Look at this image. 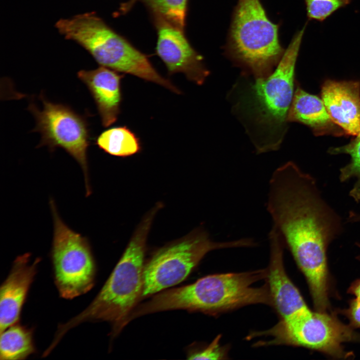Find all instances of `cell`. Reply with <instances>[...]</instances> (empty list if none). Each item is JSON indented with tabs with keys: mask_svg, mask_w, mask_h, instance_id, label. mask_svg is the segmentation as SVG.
I'll list each match as a JSON object with an SVG mask.
<instances>
[{
	"mask_svg": "<svg viewBox=\"0 0 360 360\" xmlns=\"http://www.w3.org/2000/svg\"><path fill=\"white\" fill-rule=\"evenodd\" d=\"M266 208L306 278L314 306L326 308L331 292L327 250L341 232L340 218L323 198L314 178L291 161L272 173Z\"/></svg>",
	"mask_w": 360,
	"mask_h": 360,
	"instance_id": "cell-1",
	"label": "cell"
},
{
	"mask_svg": "<svg viewBox=\"0 0 360 360\" xmlns=\"http://www.w3.org/2000/svg\"><path fill=\"white\" fill-rule=\"evenodd\" d=\"M348 292L360 300V278L352 282L348 290Z\"/></svg>",
	"mask_w": 360,
	"mask_h": 360,
	"instance_id": "cell-24",
	"label": "cell"
},
{
	"mask_svg": "<svg viewBox=\"0 0 360 360\" xmlns=\"http://www.w3.org/2000/svg\"><path fill=\"white\" fill-rule=\"evenodd\" d=\"M158 39L156 52L165 64L168 72L184 74L196 84H203L210 72L202 57L190 45L183 31L158 18Z\"/></svg>",
	"mask_w": 360,
	"mask_h": 360,
	"instance_id": "cell-11",
	"label": "cell"
},
{
	"mask_svg": "<svg viewBox=\"0 0 360 360\" xmlns=\"http://www.w3.org/2000/svg\"><path fill=\"white\" fill-rule=\"evenodd\" d=\"M336 311L313 312L310 308L286 319L261 335L268 336V342L260 344H284L302 346L336 358L352 356L343 344L360 342V334L350 324L341 322Z\"/></svg>",
	"mask_w": 360,
	"mask_h": 360,
	"instance_id": "cell-8",
	"label": "cell"
},
{
	"mask_svg": "<svg viewBox=\"0 0 360 360\" xmlns=\"http://www.w3.org/2000/svg\"><path fill=\"white\" fill-rule=\"evenodd\" d=\"M96 144L104 152L120 157L132 156L142 148L138 138L124 126L104 131L98 136Z\"/></svg>",
	"mask_w": 360,
	"mask_h": 360,
	"instance_id": "cell-18",
	"label": "cell"
},
{
	"mask_svg": "<svg viewBox=\"0 0 360 360\" xmlns=\"http://www.w3.org/2000/svg\"><path fill=\"white\" fill-rule=\"evenodd\" d=\"M138 0H130L128 2L122 4L120 10L122 12H126L134 6Z\"/></svg>",
	"mask_w": 360,
	"mask_h": 360,
	"instance_id": "cell-25",
	"label": "cell"
},
{
	"mask_svg": "<svg viewBox=\"0 0 360 360\" xmlns=\"http://www.w3.org/2000/svg\"><path fill=\"white\" fill-rule=\"evenodd\" d=\"M321 98L330 118L346 134H360V82L326 80Z\"/></svg>",
	"mask_w": 360,
	"mask_h": 360,
	"instance_id": "cell-14",
	"label": "cell"
},
{
	"mask_svg": "<svg viewBox=\"0 0 360 360\" xmlns=\"http://www.w3.org/2000/svg\"><path fill=\"white\" fill-rule=\"evenodd\" d=\"M40 98L43 106L42 109L34 104L28 107L36 120L32 132H39L41 135L38 146H46L51 151L62 148L72 156L82 168L86 196H89L91 191L87 152L90 134L87 120L68 106L47 100L42 93Z\"/></svg>",
	"mask_w": 360,
	"mask_h": 360,
	"instance_id": "cell-10",
	"label": "cell"
},
{
	"mask_svg": "<svg viewBox=\"0 0 360 360\" xmlns=\"http://www.w3.org/2000/svg\"><path fill=\"white\" fill-rule=\"evenodd\" d=\"M256 244L250 238L215 242L210 238L204 228H198L153 254L144 264L142 297L158 292L182 282L212 250L249 247Z\"/></svg>",
	"mask_w": 360,
	"mask_h": 360,
	"instance_id": "cell-7",
	"label": "cell"
},
{
	"mask_svg": "<svg viewBox=\"0 0 360 360\" xmlns=\"http://www.w3.org/2000/svg\"><path fill=\"white\" fill-rule=\"evenodd\" d=\"M66 34L68 39L86 49L101 66L134 75L180 94L177 87L156 71L144 54L112 30L94 13L74 18L68 26Z\"/></svg>",
	"mask_w": 360,
	"mask_h": 360,
	"instance_id": "cell-6",
	"label": "cell"
},
{
	"mask_svg": "<svg viewBox=\"0 0 360 360\" xmlns=\"http://www.w3.org/2000/svg\"><path fill=\"white\" fill-rule=\"evenodd\" d=\"M306 26L294 36L270 76L252 78V80L242 74L229 92L232 112L242 124L258 154L278 150L288 130L296 64Z\"/></svg>",
	"mask_w": 360,
	"mask_h": 360,
	"instance_id": "cell-2",
	"label": "cell"
},
{
	"mask_svg": "<svg viewBox=\"0 0 360 360\" xmlns=\"http://www.w3.org/2000/svg\"><path fill=\"white\" fill-rule=\"evenodd\" d=\"M309 20H324L334 12L349 4L352 0H304Z\"/></svg>",
	"mask_w": 360,
	"mask_h": 360,
	"instance_id": "cell-21",
	"label": "cell"
},
{
	"mask_svg": "<svg viewBox=\"0 0 360 360\" xmlns=\"http://www.w3.org/2000/svg\"><path fill=\"white\" fill-rule=\"evenodd\" d=\"M358 244V246L360 248V244ZM357 258H358V260H360V256H358L357 257Z\"/></svg>",
	"mask_w": 360,
	"mask_h": 360,
	"instance_id": "cell-27",
	"label": "cell"
},
{
	"mask_svg": "<svg viewBox=\"0 0 360 360\" xmlns=\"http://www.w3.org/2000/svg\"><path fill=\"white\" fill-rule=\"evenodd\" d=\"M279 25L268 17L260 0H238L234 11L225 54L242 74L266 78L274 71L285 50Z\"/></svg>",
	"mask_w": 360,
	"mask_h": 360,
	"instance_id": "cell-5",
	"label": "cell"
},
{
	"mask_svg": "<svg viewBox=\"0 0 360 360\" xmlns=\"http://www.w3.org/2000/svg\"><path fill=\"white\" fill-rule=\"evenodd\" d=\"M148 6L161 18L184 30L187 0H146Z\"/></svg>",
	"mask_w": 360,
	"mask_h": 360,
	"instance_id": "cell-20",
	"label": "cell"
},
{
	"mask_svg": "<svg viewBox=\"0 0 360 360\" xmlns=\"http://www.w3.org/2000/svg\"><path fill=\"white\" fill-rule=\"evenodd\" d=\"M331 154H348L350 156V162L340 170V179L342 182L352 178L356 179L353 188L350 192V196L358 202H360V134L356 136L348 144L344 146L330 148Z\"/></svg>",
	"mask_w": 360,
	"mask_h": 360,
	"instance_id": "cell-19",
	"label": "cell"
},
{
	"mask_svg": "<svg viewBox=\"0 0 360 360\" xmlns=\"http://www.w3.org/2000/svg\"><path fill=\"white\" fill-rule=\"evenodd\" d=\"M268 270L215 274L195 282L156 294L143 304L146 314L185 310L216 314L252 304H272L268 284H254L266 278Z\"/></svg>",
	"mask_w": 360,
	"mask_h": 360,
	"instance_id": "cell-4",
	"label": "cell"
},
{
	"mask_svg": "<svg viewBox=\"0 0 360 360\" xmlns=\"http://www.w3.org/2000/svg\"><path fill=\"white\" fill-rule=\"evenodd\" d=\"M336 312L347 318L353 328H360V300L356 298L349 302L348 308L338 310Z\"/></svg>",
	"mask_w": 360,
	"mask_h": 360,
	"instance_id": "cell-23",
	"label": "cell"
},
{
	"mask_svg": "<svg viewBox=\"0 0 360 360\" xmlns=\"http://www.w3.org/2000/svg\"><path fill=\"white\" fill-rule=\"evenodd\" d=\"M162 206L157 204L145 215L100 292L83 311L58 326L52 345L57 346L68 331L82 322H109L112 325V336L126 324L142 297L147 238L154 218Z\"/></svg>",
	"mask_w": 360,
	"mask_h": 360,
	"instance_id": "cell-3",
	"label": "cell"
},
{
	"mask_svg": "<svg viewBox=\"0 0 360 360\" xmlns=\"http://www.w3.org/2000/svg\"><path fill=\"white\" fill-rule=\"evenodd\" d=\"M50 205L54 222L50 256L54 281L61 297L72 299L93 287L96 262L87 238L64 222L54 200Z\"/></svg>",
	"mask_w": 360,
	"mask_h": 360,
	"instance_id": "cell-9",
	"label": "cell"
},
{
	"mask_svg": "<svg viewBox=\"0 0 360 360\" xmlns=\"http://www.w3.org/2000/svg\"><path fill=\"white\" fill-rule=\"evenodd\" d=\"M268 238L270 258L268 269V284L273 305L282 319H286L310 308L286 274L283 261L284 243L274 226L268 234Z\"/></svg>",
	"mask_w": 360,
	"mask_h": 360,
	"instance_id": "cell-12",
	"label": "cell"
},
{
	"mask_svg": "<svg viewBox=\"0 0 360 360\" xmlns=\"http://www.w3.org/2000/svg\"><path fill=\"white\" fill-rule=\"evenodd\" d=\"M220 336H218L212 343L202 350L192 353L189 355L190 360H220L224 358L226 351L221 346L220 341Z\"/></svg>",
	"mask_w": 360,
	"mask_h": 360,
	"instance_id": "cell-22",
	"label": "cell"
},
{
	"mask_svg": "<svg viewBox=\"0 0 360 360\" xmlns=\"http://www.w3.org/2000/svg\"><path fill=\"white\" fill-rule=\"evenodd\" d=\"M30 253L16 257L0 288V332L18 322L22 306L37 272L40 258L30 262Z\"/></svg>",
	"mask_w": 360,
	"mask_h": 360,
	"instance_id": "cell-13",
	"label": "cell"
},
{
	"mask_svg": "<svg viewBox=\"0 0 360 360\" xmlns=\"http://www.w3.org/2000/svg\"><path fill=\"white\" fill-rule=\"evenodd\" d=\"M288 120L308 126L316 136L345 134L332 120L322 99L300 87L294 92Z\"/></svg>",
	"mask_w": 360,
	"mask_h": 360,
	"instance_id": "cell-16",
	"label": "cell"
},
{
	"mask_svg": "<svg viewBox=\"0 0 360 360\" xmlns=\"http://www.w3.org/2000/svg\"><path fill=\"white\" fill-rule=\"evenodd\" d=\"M33 332L16 323L0 332V359L20 360L26 358L36 352Z\"/></svg>",
	"mask_w": 360,
	"mask_h": 360,
	"instance_id": "cell-17",
	"label": "cell"
},
{
	"mask_svg": "<svg viewBox=\"0 0 360 360\" xmlns=\"http://www.w3.org/2000/svg\"><path fill=\"white\" fill-rule=\"evenodd\" d=\"M350 218L352 221H360V215L357 214L354 212H350Z\"/></svg>",
	"mask_w": 360,
	"mask_h": 360,
	"instance_id": "cell-26",
	"label": "cell"
},
{
	"mask_svg": "<svg viewBox=\"0 0 360 360\" xmlns=\"http://www.w3.org/2000/svg\"><path fill=\"white\" fill-rule=\"evenodd\" d=\"M78 77L87 86L96 106L102 125L114 123L120 112L122 100L121 80L124 74L101 66L90 70H81Z\"/></svg>",
	"mask_w": 360,
	"mask_h": 360,
	"instance_id": "cell-15",
	"label": "cell"
}]
</instances>
